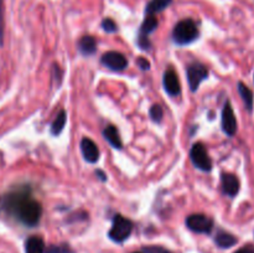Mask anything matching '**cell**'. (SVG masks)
Listing matches in <instances>:
<instances>
[{
  "label": "cell",
  "mask_w": 254,
  "mask_h": 253,
  "mask_svg": "<svg viewBox=\"0 0 254 253\" xmlns=\"http://www.w3.org/2000/svg\"><path fill=\"white\" fill-rule=\"evenodd\" d=\"M25 253H45V243L41 237L32 236L25 242Z\"/></svg>",
  "instance_id": "2e32d148"
},
{
  "label": "cell",
  "mask_w": 254,
  "mask_h": 253,
  "mask_svg": "<svg viewBox=\"0 0 254 253\" xmlns=\"http://www.w3.org/2000/svg\"><path fill=\"white\" fill-rule=\"evenodd\" d=\"M135 253H140V252H135Z\"/></svg>",
  "instance_id": "83f0119b"
},
{
  "label": "cell",
  "mask_w": 254,
  "mask_h": 253,
  "mask_svg": "<svg viewBox=\"0 0 254 253\" xmlns=\"http://www.w3.org/2000/svg\"><path fill=\"white\" fill-rule=\"evenodd\" d=\"M96 175H97V178H98L101 181H107V175L102 170H97Z\"/></svg>",
  "instance_id": "484cf974"
},
{
  "label": "cell",
  "mask_w": 254,
  "mask_h": 253,
  "mask_svg": "<svg viewBox=\"0 0 254 253\" xmlns=\"http://www.w3.org/2000/svg\"><path fill=\"white\" fill-rule=\"evenodd\" d=\"M236 253H254V251L251 250V248H242V250L237 251Z\"/></svg>",
  "instance_id": "4316f807"
},
{
  "label": "cell",
  "mask_w": 254,
  "mask_h": 253,
  "mask_svg": "<svg viewBox=\"0 0 254 253\" xmlns=\"http://www.w3.org/2000/svg\"><path fill=\"white\" fill-rule=\"evenodd\" d=\"M103 136L106 138V140L113 146V148L121 149L122 145H123V144H122V139H121V135H119L118 129H117L114 126H107V128L103 130Z\"/></svg>",
  "instance_id": "4fadbf2b"
},
{
  "label": "cell",
  "mask_w": 254,
  "mask_h": 253,
  "mask_svg": "<svg viewBox=\"0 0 254 253\" xmlns=\"http://www.w3.org/2000/svg\"><path fill=\"white\" fill-rule=\"evenodd\" d=\"M102 27H103V30L106 32H116L117 31V24L114 22V20L109 19V17H107V19H104L103 21H102Z\"/></svg>",
  "instance_id": "603a6c76"
},
{
  "label": "cell",
  "mask_w": 254,
  "mask_h": 253,
  "mask_svg": "<svg viewBox=\"0 0 254 253\" xmlns=\"http://www.w3.org/2000/svg\"><path fill=\"white\" fill-rule=\"evenodd\" d=\"M163 116H164L163 108H161L159 104H154V106L150 108L151 119H153L154 122H156V123H160L161 119H163Z\"/></svg>",
  "instance_id": "ffe728a7"
},
{
  "label": "cell",
  "mask_w": 254,
  "mask_h": 253,
  "mask_svg": "<svg viewBox=\"0 0 254 253\" xmlns=\"http://www.w3.org/2000/svg\"><path fill=\"white\" fill-rule=\"evenodd\" d=\"M190 158L193 165L200 170L210 171L212 169V161H211L207 150L202 143L193 144L190 151Z\"/></svg>",
  "instance_id": "5b68a950"
},
{
  "label": "cell",
  "mask_w": 254,
  "mask_h": 253,
  "mask_svg": "<svg viewBox=\"0 0 254 253\" xmlns=\"http://www.w3.org/2000/svg\"><path fill=\"white\" fill-rule=\"evenodd\" d=\"M158 25L159 21L155 17V15H146L145 20H144L140 29H139L138 40H136L138 46L140 47L141 50H150L151 42L150 39H149V35H150L151 32L155 31Z\"/></svg>",
  "instance_id": "277c9868"
},
{
  "label": "cell",
  "mask_w": 254,
  "mask_h": 253,
  "mask_svg": "<svg viewBox=\"0 0 254 253\" xmlns=\"http://www.w3.org/2000/svg\"><path fill=\"white\" fill-rule=\"evenodd\" d=\"M222 129L228 136H233L237 131V121L230 102L225 104L222 111Z\"/></svg>",
  "instance_id": "30bf717a"
},
{
  "label": "cell",
  "mask_w": 254,
  "mask_h": 253,
  "mask_svg": "<svg viewBox=\"0 0 254 253\" xmlns=\"http://www.w3.org/2000/svg\"><path fill=\"white\" fill-rule=\"evenodd\" d=\"M136 64H138L139 68L143 69V71H148V69L150 68V62H149L145 57H138V59H136Z\"/></svg>",
  "instance_id": "d4e9b609"
},
{
  "label": "cell",
  "mask_w": 254,
  "mask_h": 253,
  "mask_svg": "<svg viewBox=\"0 0 254 253\" xmlns=\"http://www.w3.org/2000/svg\"><path fill=\"white\" fill-rule=\"evenodd\" d=\"M66 112L64 111H60L59 114L56 116L55 121L52 122L51 124V134L52 135H59L64 128V124H66Z\"/></svg>",
  "instance_id": "ac0fdd59"
},
{
  "label": "cell",
  "mask_w": 254,
  "mask_h": 253,
  "mask_svg": "<svg viewBox=\"0 0 254 253\" xmlns=\"http://www.w3.org/2000/svg\"><path fill=\"white\" fill-rule=\"evenodd\" d=\"M222 189L223 192L228 196H236L240 191V180L233 174H223L222 175Z\"/></svg>",
  "instance_id": "7c38bea8"
},
{
  "label": "cell",
  "mask_w": 254,
  "mask_h": 253,
  "mask_svg": "<svg viewBox=\"0 0 254 253\" xmlns=\"http://www.w3.org/2000/svg\"><path fill=\"white\" fill-rule=\"evenodd\" d=\"M97 44L96 40L92 36H83L81 37V40L78 41V50L82 55L84 56H89V55H93L96 52Z\"/></svg>",
  "instance_id": "9a60e30c"
},
{
  "label": "cell",
  "mask_w": 254,
  "mask_h": 253,
  "mask_svg": "<svg viewBox=\"0 0 254 253\" xmlns=\"http://www.w3.org/2000/svg\"><path fill=\"white\" fill-rule=\"evenodd\" d=\"M47 253H73L69 248L68 245H59V246H51L47 250Z\"/></svg>",
  "instance_id": "7402d4cb"
},
{
  "label": "cell",
  "mask_w": 254,
  "mask_h": 253,
  "mask_svg": "<svg viewBox=\"0 0 254 253\" xmlns=\"http://www.w3.org/2000/svg\"><path fill=\"white\" fill-rule=\"evenodd\" d=\"M173 0H150L145 6V15H156L169 7Z\"/></svg>",
  "instance_id": "5bb4252c"
},
{
  "label": "cell",
  "mask_w": 254,
  "mask_h": 253,
  "mask_svg": "<svg viewBox=\"0 0 254 253\" xmlns=\"http://www.w3.org/2000/svg\"><path fill=\"white\" fill-rule=\"evenodd\" d=\"M198 36V29L195 21L185 19L179 21L173 30V39L178 45H189Z\"/></svg>",
  "instance_id": "7a4b0ae2"
},
{
  "label": "cell",
  "mask_w": 254,
  "mask_h": 253,
  "mask_svg": "<svg viewBox=\"0 0 254 253\" xmlns=\"http://www.w3.org/2000/svg\"><path fill=\"white\" fill-rule=\"evenodd\" d=\"M164 88H165L166 93L171 97H176L180 94L181 92V84L180 79H179L178 74L174 69L169 68L166 69L165 73H164V79H163Z\"/></svg>",
  "instance_id": "9c48e42d"
},
{
  "label": "cell",
  "mask_w": 254,
  "mask_h": 253,
  "mask_svg": "<svg viewBox=\"0 0 254 253\" xmlns=\"http://www.w3.org/2000/svg\"><path fill=\"white\" fill-rule=\"evenodd\" d=\"M238 92H240L241 97H242L243 102H245L246 107H247L248 111H252L253 108V93L245 83L240 82L238 83Z\"/></svg>",
  "instance_id": "d6986e66"
},
{
  "label": "cell",
  "mask_w": 254,
  "mask_h": 253,
  "mask_svg": "<svg viewBox=\"0 0 254 253\" xmlns=\"http://www.w3.org/2000/svg\"><path fill=\"white\" fill-rule=\"evenodd\" d=\"M2 207L27 227L36 226L42 215L41 205L32 198L30 190L26 188L6 193L2 198Z\"/></svg>",
  "instance_id": "6da1fadb"
},
{
  "label": "cell",
  "mask_w": 254,
  "mask_h": 253,
  "mask_svg": "<svg viewBox=\"0 0 254 253\" xmlns=\"http://www.w3.org/2000/svg\"><path fill=\"white\" fill-rule=\"evenodd\" d=\"M4 45V0H0V47Z\"/></svg>",
  "instance_id": "44dd1931"
},
{
  "label": "cell",
  "mask_w": 254,
  "mask_h": 253,
  "mask_svg": "<svg viewBox=\"0 0 254 253\" xmlns=\"http://www.w3.org/2000/svg\"><path fill=\"white\" fill-rule=\"evenodd\" d=\"M143 253H173L166 248L160 247V246H146L143 248Z\"/></svg>",
  "instance_id": "cb8c5ba5"
},
{
  "label": "cell",
  "mask_w": 254,
  "mask_h": 253,
  "mask_svg": "<svg viewBox=\"0 0 254 253\" xmlns=\"http://www.w3.org/2000/svg\"><path fill=\"white\" fill-rule=\"evenodd\" d=\"M186 73H188V81L191 91L196 92L201 82L205 81L208 77V69L205 64L200 63V62H195V63L190 64L188 67Z\"/></svg>",
  "instance_id": "8992f818"
},
{
  "label": "cell",
  "mask_w": 254,
  "mask_h": 253,
  "mask_svg": "<svg viewBox=\"0 0 254 253\" xmlns=\"http://www.w3.org/2000/svg\"><path fill=\"white\" fill-rule=\"evenodd\" d=\"M186 226L193 232L210 233L213 228V221L202 213H195L186 218Z\"/></svg>",
  "instance_id": "52a82bcc"
},
{
  "label": "cell",
  "mask_w": 254,
  "mask_h": 253,
  "mask_svg": "<svg viewBox=\"0 0 254 253\" xmlns=\"http://www.w3.org/2000/svg\"><path fill=\"white\" fill-rule=\"evenodd\" d=\"M81 150L83 154V158L88 163H97L99 159V149L97 144L92 139L83 138L81 141Z\"/></svg>",
  "instance_id": "8fae6325"
},
{
  "label": "cell",
  "mask_w": 254,
  "mask_h": 253,
  "mask_svg": "<svg viewBox=\"0 0 254 253\" xmlns=\"http://www.w3.org/2000/svg\"><path fill=\"white\" fill-rule=\"evenodd\" d=\"M133 231V223L130 220L123 217L122 215H116L112 223V228L109 230V238L114 242H124L130 236Z\"/></svg>",
  "instance_id": "3957f363"
},
{
  "label": "cell",
  "mask_w": 254,
  "mask_h": 253,
  "mask_svg": "<svg viewBox=\"0 0 254 253\" xmlns=\"http://www.w3.org/2000/svg\"><path fill=\"white\" fill-rule=\"evenodd\" d=\"M102 63L106 67H108L109 69H113V71H123L128 67V60L124 56L123 54L117 51H109L102 56L101 59Z\"/></svg>",
  "instance_id": "ba28073f"
},
{
  "label": "cell",
  "mask_w": 254,
  "mask_h": 253,
  "mask_svg": "<svg viewBox=\"0 0 254 253\" xmlns=\"http://www.w3.org/2000/svg\"><path fill=\"white\" fill-rule=\"evenodd\" d=\"M216 243H217L218 247L221 248H230L232 246H235L237 243V238L233 235L227 232H218L217 236L215 238Z\"/></svg>",
  "instance_id": "e0dca14e"
}]
</instances>
